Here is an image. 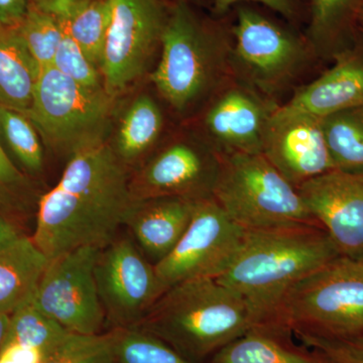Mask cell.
<instances>
[{
  "mask_svg": "<svg viewBox=\"0 0 363 363\" xmlns=\"http://www.w3.org/2000/svg\"><path fill=\"white\" fill-rule=\"evenodd\" d=\"M130 174L108 142L68 160L56 186L40 196L30 234L48 260L116 240L133 202Z\"/></svg>",
  "mask_w": 363,
  "mask_h": 363,
  "instance_id": "obj_1",
  "label": "cell"
},
{
  "mask_svg": "<svg viewBox=\"0 0 363 363\" xmlns=\"http://www.w3.org/2000/svg\"><path fill=\"white\" fill-rule=\"evenodd\" d=\"M339 255L331 238L319 225L245 229L233 262L216 279L242 296L257 326L271 327L286 293Z\"/></svg>",
  "mask_w": 363,
  "mask_h": 363,
  "instance_id": "obj_2",
  "label": "cell"
},
{
  "mask_svg": "<svg viewBox=\"0 0 363 363\" xmlns=\"http://www.w3.org/2000/svg\"><path fill=\"white\" fill-rule=\"evenodd\" d=\"M231 52L226 33L202 20L186 0H174L150 80L178 116H196L233 77Z\"/></svg>",
  "mask_w": 363,
  "mask_h": 363,
  "instance_id": "obj_3",
  "label": "cell"
},
{
  "mask_svg": "<svg viewBox=\"0 0 363 363\" xmlns=\"http://www.w3.org/2000/svg\"><path fill=\"white\" fill-rule=\"evenodd\" d=\"M257 326L242 296L218 279H198L167 289L135 328L197 363Z\"/></svg>",
  "mask_w": 363,
  "mask_h": 363,
  "instance_id": "obj_4",
  "label": "cell"
},
{
  "mask_svg": "<svg viewBox=\"0 0 363 363\" xmlns=\"http://www.w3.org/2000/svg\"><path fill=\"white\" fill-rule=\"evenodd\" d=\"M272 328L291 335H363V260L339 255L298 281L274 312Z\"/></svg>",
  "mask_w": 363,
  "mask_h": 363,
  "instance_id": "obj_5",
  "label": "cell"
},
{
  "mask_svg": "<svg viewBox=\"0 0 363 363\" xmlns=\"http://www.w3.org/2000/svg\"><path fill=\"white\" fill-rule=\"evenodd\" d=\"M116 99L106 90L86 88L50 66L40 72L26 116L45 145L69 160L108 142Z\"/></svg>",
  "mask_w": 363,
  "mask_h": 363,
  "instance_id": "obj_6",
  "label": "cell"
},
{
  "mask_svg": "<svg viewBox=\"0 0 363 363\" xmlns=\"http://www.w3.org/2000/svg\"><path fill=\"white\" fill-rule=\"evenodd\" d=\"M213 199L245 229L320 226L298 189L262 154L221 156Z\"/></svg>",
  "mask_w": 363,
  "mask_h": 363,
  "instance_id": "obj_7",
  "label": "cell"
},
{
  "mask_svg": "<svg viewBox=\"0 0 363 363\" xmlns=\"http://www.w3.org/2000/svg\"><path fill=\"white\" fill-rule=\"evenodd\" d=\"M233 35V75L277 102L317 58L307 40L248 7L238 9Z\"/></svg>",
  "mask_w": 363,
  "mask_h": 363,
  "instance_id": "obj_8",
  "label": "cell"
},
{
  "mask_svg": "<svg viewBox=\"0 0 363 363\" xmlns=\"http://www.w3.org/2000/svg\"><path fill=\"white\" fill-rule=\"evenodd\" d=\"M221 156L192 128L167 138L130 174L133 201L178 197L212 199Z\"/></svg>",
  "mask_w": 363,
  "mask_h": 363,
  "instance_id": "obj_9",
  "label": "cell"
},
{
  "mask_svg": "<svg viewBox=\"0 0 363 363\" xmlns=\"http://www.w3.org/2000/svg\"><path fill=\"white\" fill-rule=\"evenodd\" d=\"M111 4L100 71L105 89L116 98L147 73L161 51L169 6L164 0H111Z\"/></svg>",
  "mask_w": 363,
  "mask_h": 363,
  "instance_id": "obj_10",
  "label": "cell"
},
{
  "mask_svg": "<svg viewBox=\"0 0 363 363\" xmlns=\"http://www.w3.org/2000/svg\"><path fill=\"white\" fill-rule=\"evenodd\" d=\"M94 277L106 331L135 328L167 290L130 235L118 234L99 250Z\"/></svg>",
  "mask_w": 363,
  "mask_h": 363,
  "instance_id": "obj_11",
  "label": "cell"
},
{
  "mask_svg": "<svg viewBox=\"0 0 363 363\" xmlns=\"http://www.w3.org/2000/svg\"><path fill=\"white\" fill-rule=\"evenodd\" d=\"M99 250L79 247L49 260L33 296L40 311L71 333L106 331L94 277Z\"/></svg>",
  "mask_w": 363,
  "mask_h": 363,
  "instance_id": "obj_12",
  "label": "cell"
},
{
  "mask_svg": "<svg viewBox=\"0 0 363 363\" xmlns=\"http://www.w3.org/2000/svg\"><path fill=\"white\" fill-rule=\"evenodd\" d=\"M245 229L212 199L196 203L187 230L175 248L155 264L164 288L198 279H217L227 271Z\"/></svg>",
  "mask_w": 363,
  "mask_h": 363,
  "instance_id": "obj_13",
  "label": "cell"
},
{
  "mask_svg": "<svg viewBox=\"0 0 363 363\" xmlns=\"http://www.w3.org/2000/svg\"><path fill=\"white\" fill-rule=\"evenodd\" d=\"M279 105L233 76L196 116L193 128L220 156L262 154L267 124Z\"/></svg>",
  "mask_w": 363,
  "mask_h": 363,
  "instance_id": "obj_14",
  "label": "cell"
},
{
  "mask_svg": "<svg viewBox=\"0 0 363 363\" xmlns=\"http://www.w3.org/2000/svg\"><path fill=\"white\" fill-rule=\"evenodd\" d=\"M262 155L294 187L336 169L322 118L279 104L267 124Z\"/></svg>",
  "mask_w": 363,
  "mask_h": 363,
  "instance_id": "obj_15",
  "label": "cell"
},
{
  "mask_svg": "<svg viewBox=\"0 0 363 363\" xmlns=\"http://www.w3.org/2000/svg\"><path fill=\"white\" fill-rule=\"evenodd\" d=\"M298 191L339 255L363 260V169H333Z\"/></svg>",
  "mask_w": 363,
  "mask_h": 363,
  "instance_id": "obj_16",
  "label": "cell"
},
{
  "mask_svg": "<svg viewBox=\"0 0 363 363\" xmlns=\"http://www.w3.org/2000/svg\"><path fill=\"white\" fill-rule=\"evenodd\" d=\"M329 70L312 82L298 86L289 106L323 118L344 109L363 104V32L333 57Z\"/></svg>",
  "mask_w": 363,
  "mask_h": 363,
  "instance_id": "obj_17",
  "label": "cell"
},
{
  "mask_svg": "<svg viewBox=\"0 0 363 363\" xmlns=\"http://www.w3.org/2000/svg\"><path fill=\"white\" fill-rule=\"evenodd\" d=\"M196 203L178 197L133 201L124 226L145 257L157 264L175 248L187 230Z\"/></svg>",
  "mask_w": 363,
  "mask_h": 363,
  "instance_id": "obj_18",
  "label": "cell"
},
{
  "mask_svg": "<svg viewBox=\"0 0 363 363\" xmlns=\"http://www.w3.org/2000/svg\"><path fill=\"white\" fill-rule=\"evenodd\" d=\"M164 128L166 117L161 104L152 95L143 93L128 105L113 140L108 143L114 154L133 172L164 142Z\"/></svg>",
  "mask_w": 363,
  "mask_h": 363,
  "instance_id": "obj_19",
  "label": "cell"
},
{
  "mask_svg": "<svg viewBox=\"0 0 363 363\" xmlns=\"http://www.w3.org/2000/svg\"><path fill=\"white\" fill-rule=\"evenodd\" d=\"M319 351L302 350L288 332L257 326L212 355L210 363H328Z\"/></svg>",
  "mask_w": 363,
  "mask_h": 363,
  "instance_id": "obj_20",
  "label": "cell"
},
{
  "mask_svg": "<svg viewBox=\"0 0 363 363\" xmlns=\"http://www.w3.org/2000/svg\"><path fill=\"white\" fill-rule=\"evenodd\" d=\"M47 257L30 234L0 248V313L11 315L35 296Z\"/></svg>",
  "mask_w": 363,
  "mask_h": 363,
  "instance_id": "obj_21",
  "label": "cell"
},
{
  "mask_svg": "<svg viewBox=\"0 0 363 363\" xmlns=\"http://www.w3.org/2000/svg\"><path fill=\"white\" fill-rule=\"evenodd\" d=\"M40 72L18 26L0 25V105L26 116Z\"/></svg>",
  "mask_w": 363,
  "mask_h": 363,
  "instance_id": "obj_22",
  "label": "cell"
},
{
  "mask_svg": "<svg viewBox=\"0 0 363 363\" xmlns=\"http://www.w3.org/2000/svg\"><path fill=\"white\" fill-rule=\"evenodd\" d=\"M363 0H311L307 42L317 58L332 60L357 38Z\"/></svg>",
  "mask_w": 363,
  "mask_h": 363,
  "instance_id": "obj_23",
  "label": "cell"
},
{
  "mask_svg": "<svg viewBox=\"0 0 363 363\" xmlns=\"http://www.w3.org/2000/svg\"><path fill=\"white\" fill-rule=\"evenodd\" d=\"M0 142L11 161L26 176L35 180L44 172L43 140L25 113L0 105Z\"/></svg>",
  "mask_w": 363,
  "mask_h": 363,
  "instance_id": "obj_24",
  "label": "cell"
},
{
  "mask_svg": "<svg viewBox=\"0 0 363 363\" xmlns=\"http://www.w3.org/2000/svg\"><path fill=\"white\" fill-rule=\"evenodd\" d=\"M322 126L336 169H363V104L323 117Z\"/></svg>",
  "mask_w": 363,
  "mask_h": 363,
  "instance_id": "obj_25",
  "label": "cell"
},
{
  "mask_svg": "<svg viewBox=\"0 0 363 363\" xmlns=\"http://www.w3.org/2000/svg\"><path fill=\"white\" fill-rule=\"evenodd\" d=\"M39 199L35 180L16 166L0 142V214L26 233Z\"/></svg>",
  "mask_w": 363,
  "mask_h": 363,
  "instance_id": "obj_26",
  "label": "cell"
},
{
  "mask_svg": "<svg viewBox=\"0 0 363 363\" xmlns=\"http://www.w3.org/2000/svg\"><path fill=\"white\" fill-rule=\"evenodd\" d=\"M68 333L61 325L40 311L33 298L9 316L2 344L16 342L30 346L39 350L44 359Z\"/></svg>",
  "mask_w": 363,
  "mask_h": 363,
  "instance_id": "obj_27",
  "label": "cell"
},
{
  "mask_svg": "<svg viewBox=\"0 0 363 363\" xmlns=\"http://www.w3.org/2000/svg\"><path fill=\"white\" fill-rule=\"evenodd\" d=\"M111 21V0H86L65 28L86 57L99 69Z\"/></svg>",
  "mask_w": 363,
  "mask_h": 363,
  "instance_id": "obj_28",
  "label": "cell"
},
{
  "mask_svg": "<svg viewBox=\"0 0 363 363\" xmlns=\"http://www.w3.org/2000/svg\"><path fill=\"white\" fill-rule=\"evenodd\" d=\"M114 363H194L140 328L114 329Z\"/></svg>",
  "mask_w": 363,
  "mask_h": 363,
  "instance_id": "obj_29",
  "label": "cell"
},
{
  "mask_svg": "<svg viewBox=\"0 0 363 363\" xmlns=\"http://www.w3.org/2000/svg\"><path fill=\"white\" fill-rule=\"evenodd\" d=\"M16 26L40 70L52 66L66 33L64 26L51 14L30 6L26 16Z\"/></svg>",
  "mask_w": 363,
  "mask_h": 363,
  "instance_id": "obj_30",
  "label": "cell"
},
{
  "mask_svg": "<svg viewBox=\"0 0 363 363\" xmlns=\"http://www.w3.org/2000/svg\"><path fill=\"white\" fill-rule=\"evenodd\" d=\"M42 363H114L111 330L99 334H68Z\"/></svg>",
  "mask_w": 363,
  "mask_h": 363,
  "instance_id": "obj_31",
  "label": "cell"
},
{
  "mask_svg": "<svg viewBox=\"0 0 363 363\" xmlns=\"http://www.w3.org/2000/svg\"><path fill=\"white\" fill-rule=\"evenodd\" d=\"M52 66L86 88L105 89L101 71L86 57L77 43L67 32L59 45Z\"/></svg>",
  "mask_w": 363,
  "mask_h": 363,
  "instance_id": "obj_32",
  "label": "cell"
},
{
  "mask_svg": "<svg viewBox=\"0 0 363 363\" xmlns=\"http://www.w3.org/2000/svg\"><path fill=\"white\" fill-rule=\"evenodd\" d=\"M305 346L323 353L336 363H363V335L347 338H327L296 335Z\"/></svg>",
  "mask_w": 363,
  "mask_h": 363,
  "instance_id": "obj_33",
  "label": "cell"
},
{
  "mask_svg": "<svg viewBox=\"0 0 363 363\" xmlns=\"http://www.w3.org/2000/svg\"><path fill=\"white\" fill-rule=\"evenodd\" d=\"M85 1L86 0H30V6L51 14L66 28L72 16Z\"/></svg>",
  "mask_w": 363,
  "mask_h": 363,
  "instance_id": "obj_34",
  "label": "cell"
},
{
  "mask_svg": "<svg viewBox=\"0 0 363 363\" xmlns=\"http://www.w3.org/2000/svg\"><path fill=\"white\" fill-rule=\"evenodd\" d=\"M243 1L257 2L269 7L286 18H292L295 16L296 6L294 0H214L213 9L215 14L221 16L234 4Z\"/></svg>",
  "mask_w": 363,
  "mask_h": 363,
  "instance_id": "obj_35",
  "label": "cell"
},
{
  "mask_svg": "<svg viewBox=\"0 0 363 363\" xmlns=\"http://www.w3.org/2000/svg\"><path fill=\"white\" fill-rule=\"evenodd\" d=\"M39 350L21 343H4L0 347V363H42Z\"/></svg>",
  "mask_w": 363,
  "mask_h": 363,
  "instance_id": "obj_36",
  "label": "cell"
},
{
  "mask_svg": "<svg viewBox=\"0 0 363 363\" xmlns=\"http://www.w3.org/2000/svg\"><path fill=\"white\" fill-rule=\"evenodd\" d=\"M30 7V0H0V25L16 26Z\"/></svg>",
  "mask_w": 363,
  "mask_h": 363,
  "instance_id": "obj_37",
  "label": "cell"
},
{
  "mask_svg": "<svg viewBox=\"0 0 363 363\" xmlns=\"http://www.w3.org/2000/svg\"><path fill=\"white\" fill-rule=\"evenodd\" d=\"M28 234L13 222L0 214V248L11 245L14 240Z\"/></svg>",
  "mask_w": 363,
  "mask_h": 363,
  "instance_id": "obj_38",
  "label": "cell"
},
{
  "mask_svg": "<svg viewBox=\"0 0 363 363\" xmlns=\"http://www.w3.org/2000/svg\"><path fill=\"white\" fill-rule=\"evenodd\" d=\"M9 316L11 315L0 313V347H1L2 341H4V336H6L7 326L9 323Z\"/></svg>",
  "mask_w": 363,
  "mask_h": 363,
  "instance_id": "obj_39",
  "label": "cell"
},
{
  "mask_svg": "<svg viewBox=\"0 0 363 363\" xmlns=\"http://www.w3.org/2000/svg\"><path fill=\"white\" fill-rule=\"evenodd\" d=\"M358 23L363 26V6L360 9L359 14H358Z\"/></svg>",
  "mask_w": 363,
  "mask_h": 363,
  "instance_id": "obj_40",
  "label": "cell"
},
{
  "mask_svg": "<svg viewBox=\"0 0 363 363\" xmlns=\"http://www.w3.org/2000/svg\"><path fill=\"white\" fill-rule=\"evenodd\" d=\"M328 363H336V362H334L333 360H331L330 358H329V362Z\"/></svg>",
  "mask_w": 363,
  "mask_h": 363,
  "instance_id": "obj_41",
  "label": "cell"
},
{
  "mask_svg": "<svg viewBox=\"0 0 363 363\" xmlns=\"http://www.w3.org/2000/svg\"><path fill=\"white\" fill-rule=\"evenodd\" d=\"M360 28H362V30L363 32V26H360Z\"/></svg>",
  "mask_w": 363,
  "mask_h": 363,
  "instance_id": "obj_42",
  "label": "cell"
}]
</instances>
